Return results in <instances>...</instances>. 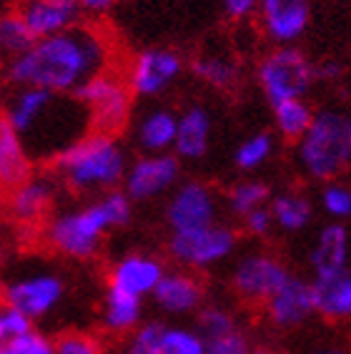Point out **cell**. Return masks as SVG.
Here are the masks:
<instances>
[{
    "instance_id": "8992f818",
    "label": "cell",
    "mask_w": 351,
    "mask_h": 354,
    "mask_svg": "<svg viewBox=\"0 0 351 354\" xmlns=\"http://www.w3.org/2000/svg\"><path fill=\"white\" fill-rule=\"evenodd\" d=\"M316 81V66L296 46H274L256 66V83L269 106L304 98Z\"/></svg>"
},
{
    "instance_id": "e0dca14e",
    "label": "cell",
    "mask_w": 351,
    "mask_h": 354,
    "mask_svg": "<svg viewBox=\"0 0 351 354\" xmlns=\"http://www.w3.org/2000/svg\"><path fill=\"white\" fill-rule=\"evenodd\" d=\"M351 259V234L341 221H329L321 226L309 249V264L314 279H326L349 269Z\"/></svg>"
},
{
    "instance_id": "e575fe53",
    "label": "cell",
    "mask_w": 351,
    "mask_h": 354,
    "mask_svg": "<svg viewBox=\"0 0 351 354\" xmlns=\"http://www.w3.org/2000/svg\"><path fill=\"white\" fill-rule=\"evenodd\" d=\"M236 327H238V322H236V317H234V312L226 307H218V304L201 309V314H198V332H201L206 339H209V337H216V334L229 332V329H236Z\"/></svg>"
},
{
    "instance_id": "74e56055",
    "label": "cell",
    "mask_w": 351,
    "mask_h": 354,
    "mask_svg": "<svg viewBox=\"0 0 351 354\" xmlns=\"http://www.w3.org/2000/svg\"><path fill=\"white\" fill-rule=\"evenodd\" d=\"M206 349L209 354H251V342L249 334L243 332L241 327L229 329V332L216 334V337H209L206 339Z\"/></svg>"
},
{
    "instance_id": "836d02e7",
    "label": "cell",
    "mask_w": 351,
    "mask_h": 354,
    "mask_svg": "<svg viewBox=\"0 0 351 354\" xmlns=\"http://www.w3.org/2000/svg\"><path fill=\"white\" fill-rule=\"evenodd\" d=\"M163 337L166 327L158 322L138 324L126 342V354H163Z\"/></svg>"
},
{
    "instance_id": "2e32d148",
    "label": "cell",
    "mask_w": 351,
    "mask_h": 354,
    "mask_svg": "<svg viewBox=\"0 0 351 354\" xmlns=\"http://www.w3.org/2000/svg\"><path fill=\"white\" fill-rule=\"evenodd\" d=\"M35 38H50L81 26L83 8L78 0H21L15 8Z\"/></svg>"
},
{
    "instance_id": "4dcf8cb0",
    "label": "cell",
    "mask_w": 351,
    "mask_h": 354,
    "mask_svg": "<svg viewBox=\"0 0 351 354\" xmlns=\"http://www.w3.org/2000/svg\"><path fill=\"white\" fill-rule=\"evenodd\" d=\"M274 151H276L274 136L269 131H258V133H251L249 138H243L238 143L236 153H234V164L243 174H251V171H258L269 164Z\"/></svg>"
},
{
    "instance_id": "52a82bcc",
    "label": "cell",
    "mask_w": 351,
    "mask_h": 354,
    "mask_svg": "<svg viewBox=\"0 0 351 354\" xmlns=\"http://www.w3.org/2000/svg\"><path fill=\"white\" fill-rule=\"evenodd\" d=\"M238 249V234L226 224H211L191 232H173L169 254L186 269H211L231 259Z\"/></svg>"
},
{
    "instance_id": "d4e9b609",
    "label": "cell",
    "mask_w": 351,
    "mask_h": 354,
    "mask_svg": "<svg viewBox=\"0 0 351 354\" xmlns=\"http://www.w3.org/2000/svg\"><path fill=\"white\" fill-rule=\"evenodd\" d=\"M178 136V113L169 109H153L141 118L135 141L146 153H171Z\"/></svg>"
},
{
    "instance_id": "ac0fdd59",
    "label": "cell",
    "mask_w": 351,
    "mask_h": 354,
    "mask_svg": "<svg viewBox=\"0 0 351 354\" xmlns=\"http://www.w3.org/2000/svg\"><path fill=\"white\" fill-rule=\"evenodd\" d=\"M163 274H166V266L155 257H151V254H129V257H123L121 261L113 264L108 286L143 299V297H153Z\"/></svg>"
},
{
    "instance_id": "7a4b0ae2",
    "label": "cell",
    "mask_w": 351,
    "mask_h": 354,
    "mask_svg": "<svg viewBox=\"0 0 351 354\" xmlns=\"http://www.w3.org/2000/svg\"><path fill=\"white\" fill-rule=\"evenodd\" d=\"M6 118L18 131L23 146L35 161L58 158L93 131L88 109L78 95L28 86L8 98Z\"/></svg>"
},
{
    "instance_id": "c3c4849f",
    "label": "cell",
    "mask_w": 351,
    "mask_h": 354,
    "mask_svg": "<svg viewBox=\"0 0 351 354\" xmlns=\"http://www.w3.org/2000/svg\"><path fill=\"white\" fill-rule=\"evenodd\" d=\"M0 299H3V286H0Z\"/></svg>"
},
{
    "instance_id": "f1b7e54d",
    "label": "cell",
    "mask_w": 351,
    "mask_h": 354,
    "mask_svg": "<svg viewBox=\"0 0 351 354\" xmlns=\"http://www.w3.org/2000/svg\"><path fill=\"white\" fill-rule=\"evenodd\" d=\"M33 30L26 26L18 10H8L0 13V58L8 63H13L15 58L26 55L30 48L35 46Z\"/></svg>"
},
{
    "instance_id": "ab89813d",
    "label": "cell",
    "mask_w": 351,
    "mask_h": 354,
    "mask_svg": "<svg viewBox=\"0 0 351 354\" xmlns=\"http://www.w3.org/2000/svg\"><path fill=\"white\" fill-rule=\"evenodd\" d=\"M55 354H101L98 344L93 337L88 334H63L61 339L55 342Z\"/></svg>"
},
{
    "instance_id": "277c9868",
    "label": "cell",
    "mask_w": 351,
    "mask_h": 354,
    "mask_svg": "<svg viewBox=\"0 0 351 354\" xmlns=\"http://www.w3.org/2000/svg\"><path fill=\"white\" fill-rule=\"evenodd\" d=\"M55 171L78 194H108L126 181V151L115 136L91 131L55 158Z\"/></svg>"
},
{
    "instance_id": "9a60e30c",
    "label": "cell",
    "mask_w": 351,
    "mask_h": 354,
    "mask_svg": "<svg viewBox=\"0 0 351 354\" xmlns=\"http://www.w3.org/2000/svg\"><path fill=\"white\" fill-rule=\"evenodd\" d=\"M314 314H316L314 281L296 277V274L263 304V317L276 329L304 327Z\"/></svg>"
},
{
    "instance_id": "5b68a950",
    "label": "cell",
    "mask_w": 351,
    "mask_h": 354,
    "mask_svg": "<svg viewBox=\"0 0 351 354\" xmlns=\"http://www.w3.org/2000/svg\"><path fill=\"white\" fill-rule=\"evenodd\" d=\"M346 118L341 109L316 111L314 123L296 143V164L306 178L329 184L339 178L351 164V143L346 131Z\"/></svg>"
},
{
    "instance_id": "d590c367",
    "label": "cell",
    "mask_w": 351,
    "mask_h": 354,
    "mask_svg": "<svg viewBox=\"0 0 351 354\" xmlns=\"http://www.w3.org/2000/svg\"><path fill=\"white\" fill-rule=\"evenodd\" d=\"M0 354H55V344L46 334L30 329V332L0 344Z\"/></svg>"
},
{
    "instance_id": "f35d334b",
    "label": "cell",
    "mask_w": 351,
    "mask_h": 354,
    "mask_svg": "<svg viewBox=\"0 0 351 354\" xmlns=\"http://www.w3.org/2000/svg\"><path fill=\"white\" fill-rule=\"evenodd\" d=\"M241 224H243V232L254 239H266L274 229H276L269 206H261V209H256V212L246 214V216L241 218Z\"/></svg>"
},
{
    "instance_id": "3957f363",
    "label": "cell",
    "mask_w": 351,
    "mask_h": 354,
    "mask_svg": "<svg viewBox=\"0 0 351 354\" xmlns=\"http://www.w3.org/2000/svg\"><path fill=\"white\" fill-rule=\"evenodd\" d=\"M131 196L126 191H108L91 201L83 209L58 214L46 226L48 244L55 252L73 257V259H88L101 249L103 236L131 221Z\"/></svg>"
},
{
    "instance_id": "cb8c5ba5",
    "label": "cell",
    "mask_w": 351,
    "mask_h": 354,
    "mask_svg": "<svg viewBox=\"0 0 351 354\" xmlns=\"http://www.w3.org/2000/svg\"><path fill=\"white\" fill-rule=\"evenodd\" d=\"M269 209L281 234H301L314 221V201L298 189H284L274 194Z\"/></svg>"
},
{
    "instance_id": "484cf974",
    "label": "cell",
    "mask_w": 351,
    "mask_h": 354,
    "mask_svg": "<svg viewBox=\"0 0 351 354\" xmlns=\"http://www.w3.org/2000/svg\"><path fill=\"white\" fill-rule=\"evenodd\" d=\"M141 314H143V299L108 286V294H106V301H103V327L108 329V332L113 334L133 332L141 324Z\"/></svg>"
},
{
    "instance_id": "7c38bea8",
    "label": "cell",
    "mask_w": 351,
    "mask_h": 354,
    "mask_svg": "<svg viewBox=\"0 0 351 354\" xmlns=\"http://www.w3.org/2000/svg\"><path fill=\"white\" fill-rule=\"evenodd\" d=\"M314 0H261L258 30L274 46H296L311 26Z\"/></svg>"
},
{
    "instance_id": "8fae6325",
    "label": "cell",
    "mask_w": 351,
    "mask_h": 354,
    "mask_svg": "<svg viewBox=\"0 0 351 354\" xmlns=\"http://www.w3.org/2000/svg\"><path fill=\"white\" fill-rule=\"evenodd\" d=\"M63 279L53 272H33L15 277L3 286V301L21 309L30 319H41L53 312L63 299Z\"/></svg>"
},
{
    "instance_id": "d6a6232c",
    "label": "cell",
    "mask_w": 351,
    "mask_h": 354,
    "mask_svg": "<svg viewBox=\"0 0 351 354\" xmlns=\"http://www.w3.org/2000/svg\"><path fill=\"white\" fill-rule=\"evenodd\" d=\"M163 354H209V349H206V337H203L198 329L166 327Z\"/></svg>"
},
{
    "instance_id": "7bdbcfd3",
    "label": "cell",
    "mask_w": 351,
    "mask_h": 354,
    "mask_svg": "<svg viewBox=\"0 0 351 354\" xmlns=\"http://www.w3.org/2000/svg\"><path fill=\"white\" fill-rule=\"evenodd\" d=\"M316 73H319V78H329V81H334V78H339V75L344 73V68H341V63H336V61H329V63H324V66H316Z\"/></svg>"
},
{
    "instance_id": "f546056e",
    "label": "cell",
    "mask_w": 351,
    "mask_h": 354,
    "mask_svg": "<svg viewBox=\"0 0 351 354\" xmlns=\"http://www.w3.org/2000/svg\"><path fill=\"white\" fill-rule=\"evenodd\" d=\"M271 189L266 181H258V178H243L238 184L231 186L229 196H226V206L234 216L243 218L246 214L256 212L261 206H269L271 201Z\"/></svg>"
},
{
    "instance_id": "9c48e42d",
    "label": "cell",
    "mask_w": 351,
    "mask_h": 354,
    "mask_svg": "<svg viewBox=\"0 0 351 354\" xmlns=\"http://www.w3.org/2000/svg\"><path fill=\"white\" fill-rule=\"evenodd\" d=\"M289 264L278 259L274 252H249L234 266L231 286L238 294V299L254 307H263L274 294L291 279Z\"/></svg>"
},
{
    "instance_id": "f6af8a7d",
    "label": "cell",
    "mask_w": 351,
    "mask_h": 354,
    "mask_svg": "<svg viewBox=\"0 0 351 354\" xmlns=\"http://www.w3.org/2000/svg\"><path fill=\"white\" fill-rule=\"evenodd\" d=\"M346 131H349V143H351V113H349V118H346Z\"/></svg>"
},
{
    "instance_id": "b9f144b4",
    "label": "cell",
    "mask_w": 351,
    "mask_h": 354,
    "mask_svg": "<svg viewBox=\"0 0 351 354\" xmlns=\"http://www.w3.org/2000/svg\"><path fill=\"white\" fill-rule=\"evenodd\" d=\"M78 3H81V8L86 13H106L118 0H78Z\"/></svg>"
},
{
    "instance_id": "bcb514c9",
    "label": "cell",
    "mask_w": 351,
    "mask_h": 354,
    "mask_svg": "<svg viewBox=\"0 0 351 354\" xmlns=\"http://www.w3.org/2000/svg\"><path fill=\"white\" fill-rule=\"evenodd\" d=\"M6 196H3V194H0V214H3V209H6Z\"/></svg>"
},
{
    "instance_id": "ee69618b",
    "label": "cell",
    "mask_w": 351,
    "mask_h": 354,
    "mask_svg": "<svg viewBox=\"0 0 351 354\" xmlns=\"http://www.w3.org/2000/svg\"><path fill=\"white\" fill-rule=\"evenodd\" d=\"M319 354H349L346 349H339V347H329V349H321Z\"/></svg>"
},
{
    "instance_id": "4316f807",
    "label": "cell",
    "mask_w": 351,
    "mask_h": 354,
    "mask_svg": "<svg viewBox=\"0 0 351 354\" xmlns=\"http://www.w3.org/2000/svg\"><path fill=\"white\" fill-rule=\"evenodd\" d=\"M271 111H274V129H276V133L294 143L304 138V133L314 123V116H316V111L311 109V103L306 98H291V101L276 103V106H271Z\"/></svg>"
},
{
    "instance_id": "7dc6e473",
    "label": "cell",
    "mask_w": 351,
    "mask_h": 354,
    "mask_svg": "<svg viewBox=\"0 0 351 354\" xmlns=\"http://www.w3.org/2000/svg\"><path fill=\"white\" fill-rule=\"evenodd\" d=\"M251 354H274V352H269V349H254Z\"/></svg>"
},
{
    "instance_id": "d6986e66",
    "label": "cell",
    "mask_w": 351,
    "mask_h": 354,
    "mask_svg": "<svg viewBox=\"0 0 351 354\" xmlns=\"http://www.w3.org/2000/svg\"><path fill=\"white\" fill-rule=\"evenodd\" d=\"M153 301L166 314H191L203 304V284L186 269L166 272L153 292Z\"/></svg>"
},
{
    "instance_id": "7402d4cb",
    "label": "cell",
    "mask_w": 351,
    "mask_h": 354,
    "mask_svg": "<svg viewBox=\"0 0 351 354\" xmlns=\"http://www.w3.org/2000/svg\"><path fill=\"white\" fill-rule=\"evenodd\" d=\"M211 146V113L203 106H189L178 113V136L173 153L183 161H201Z\"/></svg>"
},
{
    "instance_id": "60d3db41",
    "label": "cell",
    "mask_w": 351,
    "mask_h": 354,
    "mask_svg": "<svg viewBox=\"0 0 351 354\" xmlns=\"http://www.w3.org/2000/svg\"><path fill=\"white\" fill-rule=\"evenodd\" d=\"M261 0H223V13L231 21H246L251 15H258Z\"/></svg>"
},
{
    "instance_id": "8d00e7d4",
    "label": "cell",
    "mask_w": 351,
    "mask_h": 354,
    "mask_svg": "<svg viewBox=\"0 0 351 354\" xmlns=\"http://www.w3.org/2000/svg\"><path fill=\"white\" fill-rule=\"evenodd\" d=\"M30 329H33V319L28 314H23L21 309H15L8 301H0V344L15 339Z\"/></svg>"
},
{
    "instance_id": "44dd1931",
    "label": "cell",
    "mask_w": 351,
    "mask_h": 354,
    "mask_svg": "<svg viewBox=\"0 0 351 354\" xmlns=\"http://www.w3.org/2000/svg\"><path fill=\"white\" fill-rule=\"evenodd\" d=\"M30 176H33V158L6 113H0V189L13 191Z\"/></svg>"
},
{
    "instance_id": "83f0119b",
    "label": "cell",
    "mask_w": 351,
    "mask_h": 354,
    "mask_svg": "<svg viewBox=\"0 0 351 354\" xmlns=\"http://www.w3.org/2000/svg\"><path fill=\"white\" fill-rule=\"evenodd\" d=\"M193 73L198 81H203L206 86L216 91H234L241 81V68L238 63L229 55L221 53H203L193 61Z\"/></svg>"
},
{
    "instance_id": "5bb4252c",
    "label": "cell",
    "mask_w": 351,
    "mask_h": 354,
    "mask_svg": "<svg viewBox=\"0 0 351 354\" xmlns=\"http://www.w3.org/2000/svg\"><path fill=\"white\" fill-rule=\"evenodd\" d=\"M183 73V58L171 48H149L141 50L131 63L129 81L131 91L135 95H161L163 91H169Z\"/></svg>"
},
{
    "instance_id": "ffe728a7",
    "label": "cell",
    "mask_w": 351,
    "mask_h": 354,
    "mask_svg": "<svg viewBox=\"0 0 351 354\" xmlns=\"http://www.w3.org/2000/svg\"><path fill=\"white\" fill-rule=\"evenodd\" d=\"M55 196V181L48 176H30L15 186L8 196V212L21 224H35L46 216Z\"/></svg>"
},
{
    "instance_id": "6da1fadb",
    "label": "cell",
    "mask_w": 351,
    "mask_h": 354,
    "mask_svg": "<svg viewBox=\"0 0 351 354\" xmlns=\"http://www.w3.org/2000/svg\"><path fill=\"white\" fill-rule=\"evenodd\" d=\"M106 71H111V43L91 26H75L50 38H38L26 55L8 63V78L18 88L28 86L73 95Z\"/></svg>"
},
{
    "instance_id": "ba28073f",
    "label": "cell",
    "mask_w": 351,
    "mask_h": 354,
    "mask_svg": "<svg viewBox=\"0 0 351 354\" xmlns=\"http://www.w3.org/2000/svg\"><path fill=\"white\" fill-rule=\"evenodd\" d=\"M75 95L88 109L93 131L115 136L129 123L133 91H131L129 81H123L121 75L106 71V73L95 75L93 81H88Z\"/></svg>"
},
{
    "instance_id": "1f68e13d",
    "label": "cell",
    "mask_w": 351,
    "mask_h": 354,
    "mask_svg": "<svg viewBox=\"0 0 351 354\" xmlns=\"http://www.w3.org/2000/svg\"><path fill=\"white\" fill-rule=\"evenodd\" d=\"M319 206L334 221H349L351 218V186L341 181H329L319 191Z\"/></svg>"
},
{
    "instance_id": "30bf717a",
    "label": "cell",
    "mask_w": 351,
    "mask_h": 354,
    "mask_svg": "<svg viewBox=\"0 0 351 354\" xmlns=\"http://www.w3.org/2000/svg\"><path fill=\"white\" fill-rule=\"evenodd\" d=\"M221 201L218 194L203 181H186L176 186L166 206V224L173 232H191V229H203L218 221Z\"/></svg>"
},
{
    "instance_id": "603a6c76",
    "label": "cell",
    "mask_w": 351,
    "mask_h": 354,
    "mask_svg": "<svg viewBox=\"0 0 351 354\" xmlns=\"http://www.w3.org/2000/svg\"><path fill=\"white\" fill-rule=\"evenodd\" d=\"M311 281L319 317L329 322H351V266L334 277Z\"/></svg>"
},
{
    "instance_id": "4fadbf2b",
    "label": "cell",
    "mask_w": 351,
    "mask_h": 354,
    "mask_svg": "<svg viewBox=\"0 0 351 354\" xmlns=\"http://www.w3.org/2000/svg\"><path fill=\"white\" fill-rule=\"evenodd\" d=\"M181 158L176 153H143L138 161L129 166L123 191L131 201H151L178 184Z\"/></svg>"
}]
</instances>
